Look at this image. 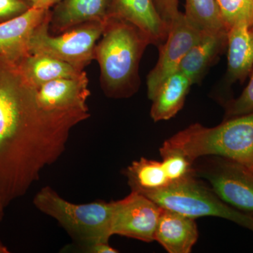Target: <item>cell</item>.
<instances>
[{
  "label": "cell",
  "mask_w": 253,
  "mask_h": 253,
  "mask_svg": "<svg viewBox=\"0 0 253 253\" xmlns=\"http://www.w3.org/2000/svg\"><path fill=\"white\" fill-rule=\"evenodd\" d=\"M16 63L23 76L36 88L55 80L77 77L84 71L44 54H28Z\"/></svg>",
  "instance_id": "ac0fdd59"
},
{
  "label": "cell",
  "mask_w": 253,
  "mask_h": 253,
  "mask_svg": "<svg viewBox=\"0 0 253 253\" xmlns=\"http://www.w3.org/2000/svg\"><path fill=\"white\" fill-rule=\"evenodd\" d=\"M204 32L190 22L180 12L171 22L167 38L159 46V56L154 68L147 77V93L152 99L163 82L179 70V66L189 49Z\"/></svg>",
  "instance_id": "ba28073f"
},
{
  "label": "cell",
  "mask_w": 253,
  "mask_h": 253,
  "mask_svg": "<svg viewBox=\"0 0 253 253\" xmlns=\"http://www.w3.org/2000/svg\"><path fill=\"white\" fill-rule=\"evenodd\" d=\"M162 163L172 184L194 177V162L175 151H160Z\"/></svg>",
  "instance_id": "7402d4cb"
},
{
  "label": "cell",
  "mask_w": 253,
  "mask_h": 253,
  "mask_svg": "<svg viewBox=\"0 0 253 253\" xmlns=\"http://www.w3.org/2000/svg\"><path fill=\"white\" fill-rule=\"evenodd\" d=\"M251 28V31H252L253 33V26Z\"/></svg>",
  "instance_id": "f1b7e54d"
},
{
  "label": "cell",
  "mask_w": 253,
  "mask_h": 253,
  "mask_svg": "<svg viewBox=\"0 0 253 253\" xmlns=\"http://www.w3.org/2000/svg\"><path fill=\"white\" fill-rule=\"evenodd\" d=\"M227 32H204L181 61L178 71L185 74L193 84L201 81L227 45Z\"/></svg>",
  "instance_id": "9a60e30c"
},
{
  "label": "cell",
  "mask_w": 253,
  "mask_h": 253,
  "mask_svg": "<svg viewBox=\"0 0 253 253\" xmlns=\"http://www.w3.org/2000/svg\"><path fill=\"white\" fill-rule=\"evenodd\" d=\"M175 151L194 162L204 156H219L253 171V111L227 118L214 127L196 123L163 143L160 151Z\"/></svg>",
  "instance_id": "3957f363"
},
{
  "label": "cell",
  "mask_w": 253,
  "mask_h": 253,
  "mask_svg": "<svg viewBox=\"0 0 253 253\" xmlns=\"http://www.w3.org/2000/svg\"><path fill=\"white\" fill-rule=\"evenodd\" d=\"M31 6L50 9L54 7L55 5L60 2L61 0H26Z\"/></svg>",
  "instance_id": "4316f807"
},
{
  "label": "cell",
  "mask_w": 253,
  "mask_h": 253,
  "mask_svg": "<svg viewBox=\"0 0 253 253\" xmlns=\"http://www.w3.org/2000/svg\"><path fill=\"white\" fill-rule=\"evenodd\" d=\"M50 13L51 9L31 6L17 17L0 23V56L17 63L30 54V40Z\"/></svg>",
  "instance_id": "30bf717a"
},
{
  "label": "cell",
  "mask_w": 253,
  "mask_h": 253,
  "mask_svg": "<svg viewBox=\"0 0 253 253\" xmlns=\"http://www.w3.org/2000/svg\"><path fill=\"white\" fill-rule=\"evenodd\" d=\"M253 111V68L249 84L237 99L226 105V117L230 118L242 116Z\"/></svg>",
  "instance_id": "603a6c76"
},
{
  "label": "cell",
  "mask_w": 253,
  "mask_h": 253,
  "mask_svg": "<svg viewBox=\"0 0 253 253\" xmlns=\"http://www.w3.org/2000/svg\"><path fill=\"white\" fill-rule=\"evenodd\" d=\"M159 14L167 23L168 27L171 22L179 15L178 0H154Z\"/></svg>",
  "instance_id": "d4e9b609"
},
{
  "label": "cell",
  "mask_w": 253,
  "mask_h": 253,
  "mask_svg": "<svg viewBox=\"0 0 253 253\" xmlns=\"http://www.w3.org/2000/svg\"><path fill=\"white\" fill-rule=\"evenodd\" d=\"M33 204L59 223L72 238L76 247L109 243L113 236V201L98 200L89 204H72L52 188L45 186L38 191Z\"/></svg>",
  "instance_id": "277c9868"
},
{
  "label": "cell",
  "mask_w": 253,
  "mask_h": 253,
  "mask_svg": "<svg viewBox=\"0 0 253 253\" xmlns=\"http://www.w3.org/2000/svg\"><path fill=\"white\" fill-rule=\"evenodd\" d=\"M49 17L33 33L29 42L30 54H44L84 70L94 60L96 43L102 36L106 22L78 25L58 35L49 33Z\"/></svg>",
  "instance_id": "8992f818"
},
{
  "label": "cell",
  "mask_w": 253,
  "mask_h": 253,
  "mask_svg": "<svg viewBox=\"0 0 253 253\" xmlns=\"http://www.w3.org/2000/svg\"><path fill=\"white\" fill-rule=\"evenodd\" d=\"M111 0H61L51 9L49 31L60 34L82 23L106 22Z\"/></svg>",
  "instance_id": "7c38bea8"
},
{
  "label": "cell",
  "mask_w": 253,
  "mask_h": 253,
  "mask_svg": "<svg viewBox=\"0 0 253 253\" xmlns=\"http://www.w3.org/2000/svg\"><path fill=\"white\" fill-rule=\"evenodd\" d=\"M31 7L26 0H0V23L17 17Z\"/></svg>",
  "instance_id": "cb8c5ba5"
},
{
  "label": "cell",
  "mask_w": 253,
  "mask_h": 253,
  "mask_svg": "<svg viewBox=\"0 0 253 253\" xmlns=\"http://www.w3.org/2000/svg\"><path fill=\"white\" fill-rule=\"evenodd\" d=\"M164 209L193 218L217 217L227 219L253 231V216L223 202L196 176L144 195Z\"/></svg>",
  "instance_id": "5b68a950"
},
{
  "label": "cell",
  "mask_w": 253,
  "mask_h": 253,
  "mask_svg": "<svg viewBox=\"0 0 253 253\" xmlns=\"http://www.w3.org/2000/svg\"><path fill=\"white\" fill-rule=\"evenodd\" d=\"M70 251H78L80 253H117L118 250L113 249L110 246L109 243H96L87 246H80L74 249L71 248Z\"/></svg>",
  "instance_id": "484cf974"
},
{
  "label": "cell",
  "mask_w": 253,
  "mask_h": 253,
  "mask_svg": "<svg viewBox=\"0 0 253 253\" xmlns=\"http://www.w3.org/2000/svg\"><path fill=\"white\" fill-rule=\"evenodd\" d=\"M223 22L229 30L236 23L253 26V0H216Z\"/></svg>",
  "instance_id": "44dd1931"
},
{
  "label": "cell",
  "mask_w": 253,
  "mask_h": 253,
  "mask_svg": "<svg viewBox=\"0 0 253 253\" xmlns=\"http://www.w3.org/2000/svg\"><path fill=\"white\" fill-rule=\"evenodd\" d=\"M89 80L85 71L77 77L50 81L38 88V96L43 107L51 111L88 109L86 100L90 96Z\"/></svg>",
  "instance_id": "4fadbf2b"
},
{
  "label": "cell",
  "mask_w": 253,
  "mask_h": 253,
  "mask_svg": "<svg viewBox=\"0 0 253 253\" xmlns=\"http://www.w3.org/2000/svg\"><path fill=\"white\" fill-rule=\"evenodd\" d=\"M228 75L231 81L244 82L253 68V33L241 21L227 32Z\"/></svg>",
  "instance_id": "2e32d148"
},
{
  "label": "cell",
  "mask_w": 253,
  "mask_h": 253,
  "mask_svg": "<svg viewBox=\"0 0 253 253\" xmlns=\"http://www.w3.org/2000/svg\"><path fill=\"white\" fill-rule=\"evenodd\" d=\"M5 206L2 204L1 201H0V221L2 219L3 216H4V209ZM9 251L7 248L4 246L2 243L0 241V253H9Z\"/></svg>",
  "instance_id": "83f0119b"
},
{
  "label": "cell",
  "mask_w": 253,
  "mask_h": 253,
  "mask_svg": "<svg viewBox=\"0 0 253 253\" xmlns=\"http://www.w3.org/2000/svg\"><path fill=\"white\" fill-rule=\"evenodd\" d=\"M195 219L162 208L154 241L169 253H189L197 242Z\"/></svg>",
  "instance_id": "5bb4252c"
},
{
  "label": "cell",
  "mask_w": 253,
  "mask_h": 253,
  "mask_svg": "<svg viewBox=\"0 0 253 253\" xmlns=\"http://www.w3.org/2000/svg\"><path fill=\"white\" fill-rule=\"evenodd\" d=\"M89 109L51 111L16 63L0 56V201L5 207L39 179L66 149Z\"/></svg>",
  "instance_id": "6da1fadb"
},
{
  "label": "cell",
  "mask_w": 253,
  "mask_h": 253,
  "mask_svg": "<svg viewBox=\"0 0 253 253\" xmlns=\"http://www.w3.org/2000/svg\"><path fill=\"white\" fill-rule=\"evenodd\" d=\"M149 38L131 23L113 16L105 23L96 43L94 60L99 63L100 83L104 94L113 99H126L140 86L139 63Z\"/></svg>",
  "instance_id": "7a4b0ae2"
},
{
  "label": "cell",
  "mask_w": 253,
  "mask_h": 253,
  "mask_svg": "<svg viewBox=\"0 0 253 253\" xmlns=\"http://www.w3.org/2000/svg\"><path fill=\"white\" fill-rule=\"evenodd\" d=\"M131 191L143 195L156 192L172 185L162 161L141 158L124 171Z\"/></svg>",
  "instance_id": "d6986e66"
},
{
  "label": "cell",
  "mask_w": 253,
  "mask_h": 253,
  "mask_svg": "<svg viewBox=\"0 0 253 253\" xmlns=\"http://www.w3.org/2000/svg\"><path fill=\"white\" fill-rule=\"evenodd\" d=\"M110 16L134 25L154 45L159 46L167 38L169 27L158 13L154 0H111Z\"/></svg>",
  "instance_id": "8fae6325"
},
{
  "label": "cell",
  "mask_w": 253,
  "mask_h": 253,
  "mask_svg": "<svg viewBox=\"0 0 253 253\" xmlns=\"http://www.w3.org/2000/svg\"><path fill=\"white\" fill-rule=\"evenodd\" d=\"M113 203V235L144 241H154L162 208L139 193L131 194Z\"/></svg>",
  "instance_id": "9c48e42d"
},
{
  "label": "cell",
  "mask_w": 253,
  "mask_h": 253,
  "mask_svg": "<svg viewBox=\"0 0 253 253\" xmlns=\"http://www.w3.org/2000/svg\"><path fill=\"white\" fill-rule=\"evenodd\" d=\"M193 83L181 71L169 76L151 99V117L155 122L174 117L184 106Z\"/></svg>",
  "instance_id": "e0dca14e"
},
{
  "label": "cell",
  "mask_w": 253,
  "mask_h": 253,
  "mask_svg": "<svg viewBox=\"0 0 253 253\" xmlns=\"http://www.w3.org/2000/svg\"><path fill=\"white\" fill-rule=\"evenodd\" d=\"M186 17L202 32H227L216 0H185Z\"/></svg>",
  "instance_id": "ffe728a7"
},
{
  "label": "cell",
  "mask_w": 253,
  "mask_h": 253,
  "mask_svg": "<svg viewBox=\"0 0 253 253\" xmlns=\"http://www.w3.org/2000/svg\"><path fill=\"white\" fill-rule=\"evenodd\" d=\"M195 161L196 177L209 182L218 197L231 207L253 216V171L241 163L219 156Z\"/></svg>",
  "instance_id": "52a82bcc"
}]
</instances>
